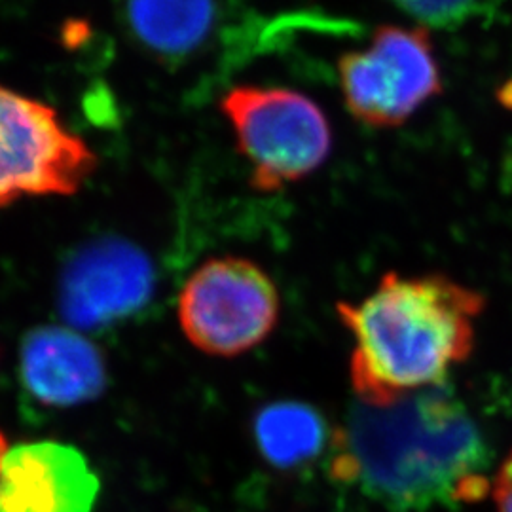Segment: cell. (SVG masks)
Returning a JSON list of instances; mask_svg holds the SVG:
<instances>
[{"mask_svg":"<svg viewBox=\"0 0 512 512\" xmlns=\"http://www.w3.org/2000/svg\"><path fill=\"white\" fill-rule=\"evenodd\" d=\"M484 294L442 274L387 272L359 302H338L353 338L349 378L359 401L374 408L440 387L475 348Z\"/></svg>","mask_w":512,"mask_h":512,"instance_id":"2","label":"cell"},{"mask_svg":"<svg viewBox=\"0 0 512 512\" xmlns=\"http://www.w3.org/2000/svg\"><path fill=\"white\" fill-rule=\"evenodd\" d=\"M101 480L67 442L33 440L0 458V512H92Z\"/></svg>","mask_w":512,"mask_h":512,"instance_id":"8","label":"cell"},{"mask_svg":"<svg viewBox=\"0 0 512 512\" xmlns=\"http://www.w3.org/2000/svg\"><path fill=\"white\" fill-rule=\"evenodd\" d=\"M220 112L251 169L255 192H281L329 160L334 143L329 118L306 93L239 84L222 95Z\"/></svg>","mask_w":512,"mask_h":512,"instance_id":"3","label":"cell"},{"mask_svg":"<svg viewBox=\"0 0 512 512\" xmlns=\"http://www.w3.org/2000/svg\"><path fill=\"white\" fill-rule=\"evenodd\" d=\"M330 442L332 478L387 511L473 503L488 490L490 446L446 385L384 408L359 403Z\"/></svg>","mask_w":512,"mask_h":512,"instance_id":"1","label":"cell"},{"mask_svg":"<svg viewBox=\"0 0 512 512\" xmlns=\"http://www.w3.org/2000/svg\"><path fill=\"white\" fill-rule=\"evenodd\" d=\"M253 431L262 458L279 469L310 463L329 442V427L323 414L298 401L264 406L255 418Z\"/></svg>","mask_w":512,"mask_h":512,"instance_id":"11","label":"cell"},{"mask_svg":"<svg viewBox=\"0 0 512 512\" xmlns=\"http://www.w3.org/2000/svg\"><path fill=\"white\" fill-rule=\"evenodd\" d=\"M95 169V152L57 110L0 86V207L27 196H73Z\"/></svg>","mask_w":512,"mask_h":512,"instance_id":"6","label":"cell"},{"mask_svg":"<svg viewBox=\"0 0 512 512\" xmlns=\"http://www.w3.org/2000/svg\"><path fill=\"white\" fill-rule=\"evenodd\" d=\"M274 279L243 256L205 260L184 281L177 317L186 340L205 355L239 357L260 346L279 323Z\"/></svg>","mask_w":512,"mask_h":512,"instance_id":"5","label":"cell"},{"mask_svg":"<svg viewBox=\"0 0 512 512\" xmlns=\"http://www.w3.org/2000/svg\"><path fill=\"white\" fill-rule=\"evenodd\" d=\"M425 29H459L490 18L501 0H389Z\"/></svg>","mask_w":512,"mask_h":512,"instance_id":"12","label":"cell"},{"mask_svg":"<svg viewBox=\"0 0 512 512\" xmlns=\"http://www.w3.org/2000/svg\"><path fill=\"white\" fill-rule=\"evenodd\" d=\"M154 285V266L141 247L118 236L95 238L65 260L57 310L71 329H105L143 310Z\"/></svg>","mask_w":512,"mask_h":512,"instance_id":"7","label":"cell"},{"mask_svg":"<svg viewBox=\"0 0 512 512\" xmlns=\"http://www.w3.org/2000/svg\"><path fill=\"white\" fill-rule=\"evenodd\" d=\"M338 80L349 116L370 129H397L444 92L429 29L380 25L366 48L338 59Z\"/></svg>","mask_w":512,"mask_h":512,"instance_id":"4","label":"cell"},{"mask_svg":"<svg viewBox=\"0 0 512 512\" xmlns=\"http://www.w3.org/2000/svg\"><path fill=\"white\" fill-rule=\"evenodd\" d=\"M131 38L165 65L203 50L220 19V0H122Z\"/></svg>","mask_w":512,"mask_h":512,"instance_id":"10","label":"cell"},{"mask_svg":"<svg viewBox=\"0 0 512 512\" xmlns=\"http://www.w3.org/2000/svg\"><path fill=\"white\" fill-rule=\"evenodd\" d=\"M492 490L497 512H512V452L497 469Z\"/></svg>","mask_w":512,"mask_h":512,"instance_id":"13","label":"cell"},{"mask_svg":"<svg viewBox=\"0 0 512 512\" xmlns=\"http://www.w3.org/2000/svg\"><path fill=\"white\" fill-rule=\"evenodd\" d=\"M19 376L37 401L59 408L90 403L107 387L101 349L80 330L61 325H40L23 336Z\"/></svg>","mask_w":512,"mask_h":512,"instance_id":"9","label":"cell"}]
</instances>
